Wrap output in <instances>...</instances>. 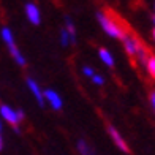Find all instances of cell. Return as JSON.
Segmentation results:
<instances>
[{"label":"cell","mask_w":155,"mask_h":155,"mask_svg":"<svg viewBox=\"0 0 155 155\" xmlns=\"http://www.w3.org/2000/svg\"><path fill=\"white\" fill-rule=\"evenodd\" d=\"M97 21H98V24L101 25V29L104 30V33H106L108 37H111V38L122 40V37L127 32L122 25H119V22L114 18H111L108 13H104V11H98L97 13Z\"/></svg>","instance_id":"cell-1"},{"label":"cell","mask_w":155,"mask_h":155,"mask_svg":"<svg viewBox=\"0 0 155 155\" xmlns=\"http://www.w3.org/2000/svg\"><path fill=\"white\" fill-rule=\"evenodd\" d=\"M0 37H2L3 43L6 45V48H8L10 55L13 57V60H15L19 67H25L27 65V60H25V57L22 55V52L19 51V48L16 45L13 30L10 29V27H2V29H0Z\"/></svg>","instance_id":"cell-2"},{"label":"cell","mask_w":155,"mask_h":155,"mask_svg":"<svg viewBox=\"0 0 155 155\" xmlns=\"http://www.w3.org/2000/svg\"><path fill=\"white\" fill-rule=\"evenodd\" d=\"M0 117H2L6 124H10L16 133H19L21 131L19 130V124L24 122L25 114H24L22 109H13L10 104L0 103Z\"/></svg>","instance_id":"cell-3"},{"label":"cell","mask_w":155,"mask_h":155,"mask_svg":"<svg viewBox=\"0 0 155 155\" xmlns=\"http://www.w3.org/2000/svg\"><path fill=\"white\" fill-rule=\"evenodd\" d=\"M24 11H25V18L32 25H40L41 24V11L37 6V3L33 2H27L24 5Z\"/></svg>","instance_id":"cell-4"},{"label":"cell","mask_w":155,"mask_h":155,"mask_svg":"<svg viewBox=\"0 0 155 155\" xmlns=\"http://www.w3.org/2000/svg\"><path fill=\"white\" fill-rule=\"evenodd\" d=\"M139 43H141V41H139L133 33L125 32V35L122 37V45H124L125 52L128 54L130 57H133V59H135V55H136V49H138Z\"/></svg>","instance_id":"cell-5"},{"label":"cell","mask_w":155,"mask_h":155,"mask_svg":"<svg viewBox=\"0 0 155 155\" xmlns=\"http://www.w3.org/2000/svg\"><path fill=\"white\" fill-rule=\"evenodd\" d=\"M43 97H45V103L48 101L49 106H51L54 111H60L63 106V101H62V97L55 92L54 89H45L43 90Z\"/></svg>","instance_id":"cell-6"},{"label":"cell","mask_w":155,"mask_h":155,"mask_svg":"<svg viewBox=\"0 0 155 155\" xmlns=\"http://www.w3.org/2000/svg\"><path fill=\"white\" fill-rule=\"evenodd\" d=\"M108 133H109V136H111V139H112V143L116 144V147L120 152H124V153H130V147L127 146V143H125V139L122 138V135L117 131V128L116 127H112V125H108Z\"/></svg>","instance_id":"cell-7"},{"label":"cell","mask_w":155,"mask_h":155,"mask_svg":"<svg viewBox=\"0 0 155 155\" xmlns=\"http://www.w3.org/2000/svg\"><path fill=\"white\" fill-rule=\"evenodd\" d=\"M25 84H27V87H29V90L32 92V95L35 97V100H37V103L40 104L41 108L45 106V97H43V90H41L40 87V84L33 79V78H27L25 79Z\"/></svg>","instance_id":"cell-8"},{"label":"cell","mask_w":155,"mask_h":155,"mask_svg":"<svg viewBox=\"0 0 155 155\" xmlns=\"http://www.w3.org/2000/svg\"><path fill=\"white\" fill-rule=\"evenodd\" d=\"M135 59L138 60V63L141 67H144L146 68V63H147V59H149V49H147L143 43H139L138 49H136V55H135Z\"/></svg>","instance_id":"cell-9"},{"label":"cell","mask_w":155,"mask_h":155,"mask_svg":"<svg viewBox=\"0 0 155 155\" xmlns=\"http://www.w3.org/2000/svg\"><path fill=\"white\" fill-rule=\"evenodd\" d=\"M65 29L70 35V45H76V29H74V24L70 16H65Z\"/></svg>","instance_id":"cell-10"},{"label":"cell","mask_w":155,"mask_h":155,"mask_svg":"<svg viewBox=\"0 0 155 155\" xmlns=\"http://www.w3.org/2000/svg\"><path fill=\"white\" fill-rule=\"evenodd\" d=\"M98 55H100V59L106 63V67H109V68L114 67V57H112V54L108 51L106 48H100V49H98Z\"/></svg>","instance_id":"cell-11"},{"label":"cell","mask_w":155,"mask_h":155,"mask_svg":"<svg viewBox=\"0 0 155 155\" xmlns=\"http://www.w3.org/2000/svg\"><path fill=\"white\" fill-rule=\"evenodd\" d=\"M78 150H79V153H82V155L94 153L92 152V147L86 143V139H79V141H78Z\"/></svg>","instance_id":"cell-12"},{"label":"cell","mask_w":155,"mask_h":155,"mask_svg":"<svg viewBox=\"0 0 155 155\" xmlns=\"http://www.w3.org/2000/svg\"><path fill=\"white\" fill-rule=\"evenodd\" d=\"M146 70L152 79H155V55H149L147 63H146Z\"/></svg>","instance_id":"cell-13"},{"label":"cell","mask_w":155,"mask_h":155,"mask_svg":"<svg viewBox=\"0 0 155 155\" xmlns=\"http://www.w3.org/2000/svg\"><path fill=\"white\" fill-rule=\"evenodd\" d=\"M60 45H62L63 48L70 46V35H68V32H67L65 27L60 30Z\"/></svg>","instance_id":"cell-14"},{"label":"cell","mask_w":155,"mask_h":155,"mask_svg":"<svg viewBox=\"0 0 155 155\" xmlns=\"http://www.w3.org/2000/svg\"><path fill=\"white\" fill-rule=\"evenodd\" d=\"M90 79H92V82L95 84V86H98V87L104 84V78H103L101 74H94L92 78H90Z\"/></svg>","instance_id":"cell-15"},{"label":"cell","mask_w":155,"mask_h":155,"mask_svg":"<svg viewBox=\"0 0 155 155\" xmlns=\"http://www.w3.org/2000/svg\"><path fill=\"white\" fill-rule=\"evenodd\" d=\"M81 71H82V74L84 76H87V78H92L94 74H95V70L92 68V67H82V70H81Z\"/></svg>","instance_id":"cell-16"},{"label":"cell","mask_w":155,"mask_h":155,"mask_svg":"<svg viewBox=\"0 0 155 155\" xmlns=\"http://www.w3.org/2000/svg\"><path fill=\"white\" fill-rule=\"evenodd\" d=\"M149 98H150V104H152V108H153V111H155V89L150 92Z\"/></svg>","instance_id":"cell-17"},{"label":"cell","mask_w":155,"mask_h":155,"mask_svg":"<svg viewBox=\"0 0 155 155\" xmlns=\"http://www.w3.org/2000/svg\"><path fill=\"white\" fill-rule=\"evenodd\" d=\"M3 146H5L3 144V136H2V133H0V152L3 150Z\"/></svg>","instance_id":"cell-18"},{"label":"cell","mask_w":155,"mask_h":155,"mask_svg":"<svg viewBox=\"0 0 155 155\" xmlns=\"http://www.w3.org/2000/svg\"><path fill=\"white\" fill-rule=\"evenodd\" d=\"M2 130H3V119L0 117V133H2Z\"/></svg>","instance_id":"cell-19"},{"label":"cell","mask_w":155,"mask_h":155,"mask_svg":"<svg viewBox=\"0 0 155 155\" xmlns=\"http://www.w3.org/2000/svg\"><path fill=\"white\" fill-rule=\"evenodd\" d=\"M152 38H153V41H155V27H153V32H152Z\"/></svg>","instance_id":"cell-20"},{"label":"cell","mask_w":155,"mask_h":155,"mask_svg":"<svg viewBox=\"0 0 155 155\" xmlns=\"http://www.w3.org/2000/svg\"><path fill=\"white\" fill-rule=\"evenodd\" d=\"M152 22H153V25H155V16L152 18Z\"/></svg>","instance_id":"cell-21"},{"label":"cell","mask_w":155,"mask_h":155,"mask_svg":"<svg viewBox=\"0 0 155 155\" xmlns=\"http://www.w3.org/2000/svg\"><path fill=\"white\" fill-rule=\"evenodd\" d=\"M153 8H155V5H153Z\"/></svg>","instance_id":"cell-22"}]
</instances>
